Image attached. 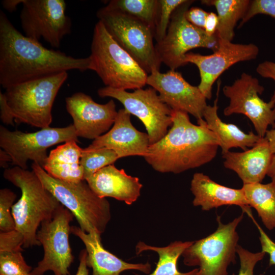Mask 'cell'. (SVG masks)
Returning a JSON list of instances; mask_svg holds the SVG:
<instances>
[{"mask_svg": "<svg viewBox=\"0 0 275 275\" xmlns=\"http://www.w3.org/2000/svg\"><path fill=\"white\" fill-rule=\"evenodd\" d=\"M194 1L186 0L173 12L164 38L155 44L161 62L171 70L185 65V55L190 50L199 47L215 50L218 45L216 35L209 36L204 29L190 23L185 14Z\"/></svg>", "mask_w": 275, "mask_h": 275, "instance_id": "30bf717a", "label": "cell"}, {"mask_svg": "<svg viewBox=\"0 0 275 275\" xmlns=\"http://www.w3.org/2000/svg\"><path fill=\"white\" fill-rule=\"evenodd\" d=\"M248 214L252 218L258 229L260 234L259 240L262 247L261 251L268 254L269 256V265L270 266L275 265V242L269 238L259 225L254 218L252 212H249Z\"/></svg>", "mask_w": 275, "mask_h": 275, "instance_id": "d590c367", "label": "cell"}, {"mask_svg": "<svg viewBox=\"0 0 275 275\" xmlns=\"http://www.w3.org/2000/svg\"><path fill=\"white\" fill-rule=\"evenodd\" d=\"M209 13L199 7H191L186 12V19L193 25L204 29Z\"/></svg>", "mask_w": 275, "mask_h": 275, "instance_id": "74e56055", "label": "cell"}, {"mask_svg": "<svg viewBox=\"0 0 275 275\" xmlns=\"http://www.w3.org/2000/svg\"><path fill=\"white\" fill-rule=\"evenodd\" d=\"M82 148L75 141H69L52 150L43 169L51 177L69 182L84 180L80 163Z\"/></svg>", "mask_w": 275, "mask_h": 275, "instance_id": "cb8c5ba5", "label": "cell"}, {"mask_svg": "<svg viewBox=\"0 0 275 275\" xmlns=\"http://www.w3.org/2000/svg\"><path fill=\"white\" fill-rule=\"evenodd\" d=\"M256 70L261 76L271 78L275 82V62L265 61L260 63ZM268 103L271 107H275V90Z\"/></svg>", "mask_w": 275, "mask_h": 275, "instance_id": "8d00e7d4", "label": "cell"}, {"mask_svg": "<svg viewBox=\"0 0 275 275\" xmlns=\"http://www.w3.org/2000/svg\"><path fill=\"white\" fill-rule=\"evenodd\" d=\"M74 215L62 204L53 217L41 223L37 237L44 249L43 259L30 275H44L52 271L54 275H69L74 257L69 244L70 223Z\"/></svg>", "mask_w": 275, "mask_h": 275, "instance_id": "7c38bea8", "label": "cell"}, {"mask_svg": "<svg viewBox=\"0 0 275 275\" xmlns=\"http://www.w3.org/2000/svg\"><path fill=\"white\" fill-rule=\"evenodd\" d=\"M32 170L44 186L76 218L79 228L87 233H103L111 219L109 202L98 197L85 180L69 182L54 178L38 163Z\"/></svg>", "mask_w": 275, "mask_h": 275, "instance_id": "5b68a950", "label": "cell"}, {"mask_svg": "<svg viewBox=\"0 0 275 275\" xmlns=\"http://www.w3.org/2000/svg\"><path fill=\"white\" fill-rule=\"evenodd\" d=\"M243 213L228 224H224L217 215L218 227L215 231L194 241L181 256L185 265L198 266V275H228V267L235 263L239 239L236 228Z\"/></svg>", "mask_w": 275, "mask_h": 275, "instance_id": "ba28073f", "label": "cell"}, {"mask_svg": "<svg viewBox=\"0 0 275 275\" xmlns=\"http://www.w3.org/2000/svg\"><path fill=\"white\" fill-rule=\"evenodd\" d=\"M173 123L166 135L149 146L144 157L146 162L160 173L179 174L212 161L220 142L203 119L197 125L188 114L173 110Z\"/></svg>", "mask_w": 275, "mask_h": 275, "instance_id": "7a4b0ae2", "label": "cell"}, {"mask_svg": "<svg viewBox=\"0 0 275 275\" xmlns=\"http://www.w3.org/2000/svg\"><path fill=\"white\" fill-rule=\"evenodd\" d=\"M4 178L19 188L21 196L12 207L15 229L24 238L23 248L41 243L37 237L42 222L51 219L61 204L43 185L32 170L18 167L6 169Z\"/></svg>", "mask_w": 275, "mask_h": 275, "instance_id": "3957f363", "label": "cell"}, {"mask_svg": "<svg viewBox=\"0 0 275 275\" xmlns=\"http://www.w3.org/2000/svg\"><path fill=\"white\" fill-rule=\"evenodd\" d=\"M202 4L214 6L217 13L218 23L216 35L218 39L232 41L234 28L242 20L250 4L249 0H203Z\"/></svg>", "mask_w": 275, "mask_h": 275, "instance_id": "484cf974", "label": "cell"}, {"mask_svg": "<svg viewBox=\"0 0 275 275\" xmlns=\"http://www.w3.org/2000/svg\"><path fill=\"white\" fill-rule=\"evenodd\" d=\"M16 198V194L10 189L5 188L0 190V230L2 232L15 229L12 207Z\"/></svg>", "mask_w": 275, "mask_h": 275, "instance_id": "1f68e13d", "label": "cell"}, {"mask_svg": "<svg viewBox=\"0 0 275 275\" xmlns=\"http://www.w3.org/2000/svg\"><path fill=\"white\" fill-rule=\"evenodd\" d=\"M22 6L20 17L24 35L37 42L43 39L51 46L59 48L71 31L65 1L23 0Z\"/></svg>", "mask_w": 275, "mask_h": 275, "instance_id": "4fadbf2b", "label": "cell"}, {"mask_svg": "<svg viewBox=\"0 0 275 275\" xmlns=\"http://www.w3.org/2000/svg\"><path fill=\"white\" fill-rule=\"evenodd\" d=\"M96 15L117 43L148 74L162 63L153 43L154 32L139 19L103 7Z\"/></svg>", "mask_w": 275, "mask_h": 275, "instance_id": "52a82bcc", "label": "cell"}, {"mask_svg": "<svg viewBox=\"0 0 275 275\" xmlns=\"http://www.w3.org/2000/svg\"><path fill=\"white\" fill-rule=\"evenodd\" d=\"M70 232L81 239L87 252V263L92 269V275H121L127 270H136L150 273V263L126 262L106 250L101 242V235L87 233L79 227L71 226Z\"/></svg>", "mask_w": 275, "mask_h": 275, "instance_id": "d6986e66", "label": "cell"}, {"mask_svg": "<svg viewBox=\"0 0 275 275\" xmlns=\"http://www.w3.org/2000/svg\"><path fill=\"white\" fill-rule=\"evenodd\" d=\"M264 138L267 141L273 154H275V127L267 130Z\"/></svg>", "mask_w": 275, "mask_h": 275, "instance_id": "7bdbcfd3", "label": "cell"}, {"mask_svg": "<svg viewBox=\"0 0 275 275\" xmlns=\"http://www.w3.org/2000/svg\"><path fill=\"white\" fill-rule=\"evenodd\" d=\"M87 257V252L86 250H81L79 255V265L75 275H89Z\"/></svg>", "mask_w": 275, "mask_h": 275, "instance_id": "60d3db41", "label": "cell"}, {"mask_svg": "<svg viewBox=\"0 0 275 275\" xmlns=\"http://www.w3.org/2000/svg\"><path fill=\"white\" fill-rule=\"evenodd\" d=\"M85 180L100 198H113L127 205L138 200L143 187L138 177L127 174L114 164L99 170Z\"/></svg>", "mask_w": 275, "mask_h": 275, "instance_id": "ffe728a7", "label": "cell"}, {"mask_svg": "<svg viewBox=\"0 0 275 275\" xmlns=\"http://www.w3.org/2000/svg\"><path fill=\"white\" fill-rule=\"evenodd\" d=\"M258 14L267 15L275 18V0L250 1L248 9L241 20L239 28Z\"/></svg>", "mask_w": 275, "mask_h": 275, "instance_id": "836d02e7", "label": "cell"}, {"mask_svg": "<svg viewBox=\"0 0 275 275\" xmlns=\"http://www.w3.org/2000/svg\"><path fill=\"white\" fill-rule=\"evenodd\" d=\"M218 23V19L217 14L213 12L209 13L206 20L205 31L210 36L215 35Z\"/></svg>", "mask_w": 275, "mask_h": 275, "instance_id": "ab89813d", "label": "cell"}, {"mask_svg": "<svg viewBox=\"0 0 275 275\" xmlns=\"http://www.w3.org/2000/svg\"><path fill=\"white\" fill-rule=\"evenodd\" d=\"M130 116L124 108L119 109L112 128L86 148H107L114 151L119 158L130 156L144 157L150 146L148 135L134 127Z\"/></svg>", "mask_w": 275, "mask_h": 275, "instance_id": "ac0fdd59", "label": "cell"}, {"mask_svg": "<svg viewBox=\"0 0 275 275\" xmlns=\"http://www.w3.org/2000/svg\"><path fill=\"white\" fill-rule=\"evenodd\" d=\"M89 70L95 71L106 87L127 90L143 88L148 74L122 48L98 20L91 46Z\"/></svg>", "mask_w": 275, "mask_h": 275, "instance_id": "277c9868", "label": "cell"}, {"mask_svg": "<svg viewBox=\"0 0 275 275\" xmlns=\"http://www.w3.org/2000/svg\"><path fill=\"white\" fill-rule=\"evenodd\" d=\"M33 269L21 252L0 253V275H30Z\"/></svg>", "mask_w": 275, "mask_h": 275, "instance_id": "f546056e", "label": "cell"}, {"mask_svg": "<svg viewBox=\"0 0 275 275\" xmlns=\"http://www.w3.org/2000/svg\"><path fill=\"white\" fill-rule=\"evenodd\" d=\"M147 84L154 89L172 109L190 114L197 120L203 119L208 105L207 99L198 87L191 85L180 73L171 69L164 73L154 71L148 74Z\"/></svg>", "mask_w": 275, "mask_h": 275, "instance_id": "2e32d148", "label": "cell"}, {"mask_svg": "<svg viewBox=\"0 0 275 275\" xmlns=\"http://www.w3.org/2000/svg\"><path fill=\"white\" fill-rule=\"evenodd\" d=\"M185 1L158 0L159 11L154 35L156 43L161 41L166 36L173 12Z\"/></svg>", "mask_w": 275, "mask_h": 275, "instance_id": "4dcf8cb0", "label": "cell"}, {"mask_svg": "<svg viewBox=\"0 0 275 275\" xmlns=\"http://www.w3.org/2000/svg\"><path fill=\"white\" fill-rule=\"evenodd\" d=\"M264 90L257 78L244 72L231 85L223 88V94L230 100L229 104L224 110V115H245L261 138H264L269 125L275 127V107H271L259 96Z\"/></svg>", "mask_w": 275, "mask_h": 275, "instance_id": "5bb4252c", "label": "cell"}, {"mask_svg": "<svg viewBox=\"0 0 275 275\" xmlns=\"http://www.w3.org/2000/svg\"><path fill=\"white\" fill-rule=\"evenodd\" d=\"M190 190L194 196L193 204L208 211L223 205H237L245 212L251 209L241 189H234L221 185L202 173L194 174Z\"/></svg>", "mask_w": 275, "mask_h": 275, "instance_id": "7402d4cb", "label": "cell"}, {"mask_svg": "<svg viewBox=\"0 0 275 275\" xmlns=\"http://www.w3.org/2000/svg\"><path fill=\"white\" fill-rule=\"evenodd\" d=\"M140 20L154 32L159 11L158 0H112L106 6Z\"/></svg>", "mask_w": 275, "mask_h": 275, "instance_id": "83f0119b", "label": "cell"}, {"mask_svg": "<svg viewBox=\"0 0 275 275\" xmlns=\"http://www.w3.org/2000/svg\"><path fill=\"white\" fill-rule=\"evenodd\" d=\"M259 52V48L253 43H234L218 39V47L212 54L188 52L185 62L198 67L200 76L198 87L207 99H210L213 85L223 72L238 62L255 60Z\"/></svg>", "mask_w": 275, "mask_h": 275, "instance_id": "9a60e30c", "label": "cell"}, {"mask_svg": "<svg viewBox=\"0 0 275 275\" xmlns=\"http://www.w3.org/2000/svg\"><path fill=\"white\" fill-rule=\"evenodd\" d=\"M272 155L265 138L251 149L222 154L224 167L234 171L243 184L261 183L267 175Z\"/></svg>", "mask_w": 275, "mask_h": 275, "instance_id": "44dd1931", "label": "cell"}, {"mask_svg": "<svg viewBox=\"0 0 275 275\" xmlns=\"http://www.w3.org/2000/svg\"><path fill=\"white\" fill-rule=\"evenodd\" d=\"M65 101L78 137L95 140L104 134L113 126L118 114L113 100L100 104L80 92L66 97Z\"/></svg>", "mask_w": 275, "mask_h": 275, "instance_id": "e0dca14e", "label": "cell"}, {"mask_svg": "<svg viewBox=\"0 0 275 275\" xmlns=\"http://www.w3.org/2000/svg\"><path fill=\"white\" fill-rule=\"evenodd\" d=\"M119 159L117 153L107 148L89 150L82 149L80 163L84 170V179L91 176L99 170L114 164Z\"/></svg>", "mask_w": 275, "mask_h": 275, "instance_id": "f1b7e54d", "label": "cell"}, {"mask_svg": "<svg viewBox=\"0 0 275 275\" xmlns=\"http://www.w3.org/2000/svg\"><path fill=\"white\" fill-rule=\"evenodd\" d=\"M236 253L240 260V268L238 275H254L255 265L263 259L265 255L262 251L258 253L251 252L238 245Z\"/></svg>", "mask_w": 275, "mask_h": 275, "instance_id": "d6a6232c", "label": "cell"}, {"mask_svg": "<svg viewBox=\"0 0 275 275\" xmlns=\"http://www.w3.org/2000/svg\"><path fill=\"white\" fill-rule=\"evenodd\" d=\"M97 93L100 97L117 99L128 113L138 117L146 128L150 145L162 139L172 125L173 109L152 87L129 92L105 86L99 88Z\"/></svg>", "mask_w": 275, "mask_h": 275, "instance_id": "8fae6325", "label": "cell"}, {"mask_svg": "<svg viewBox=\"0 0 275 275\" xmlns=\"http://www.w3.org/2000/svg\"><path fill=\"white\" fill-rule=\"evenodd\" d=\"M0 118L2 122L7 125L14 126V119L4 93L0 92Z\"/></svg>", "mask_w": 275, "mask_h": 275, "instance_id": "f35d334b", "label": "cell"}, {"mask_svg": "<svg viewBox=\"0 0 275 275\" xmlns=\"http://www.w3.org/2000/svg\"><path fill=\"white\" fill-rule=\"evenodd\" d=\"M219 88L220 83H218L217 97L213 105L207 106L203 118L208 128L219 140L222 153H225L234 147H239L245 151L247 148L254 147L263 138L253 132L245 133L234 124L224 122L218 117L217 101Z\"/></svg>", "mask_w": 275, "mask_h": 275, "instance_id": "603a6c76", "label": "cell"}, {"mask_svg": "<svg viewBox=\"0 0 275 275\" xmlns=\"http://www.w3.org/2000/svg\"><path fill=\"white\" fill-rule=\"evenodd\" d=\"M23 0H4L2 2L3 8L9 12L15 11L17 7L22 4Z\"/></svg>", "mask_w": 275, "mask_h": 275, "instance_id": "b9f144b4", "label": "cell"}, {"mask_svg": "<svg viewBox=\"0 0 275 275\" xmlns=\"http://www.w3.org/2000/svg\"><path fill=\"white\" fill-rule=\"evenodd\" d=\"M267 175L271 178V181L275 184V154L272 155Z\"/></svg>", "mask_w": 275, "mask_h": 275, "instance_id": "f6af8a7d", "label": "cell"}, {"mask_svg": "<svg viewBox=\"0 0 275 275\" xmlns=\"http://www.w3.org/2000/svg\"><path fill=\"white\" fill-rule=\"evenodd\" d=\"M69 141L78 142L73 124L65 127H47L34 132L10 131L0 126V147L11 157L12 164L28 170L32 160L43 168L48 148Z\"/></svg>", "mask_w": 275, "mask_h": 275, "instance_id": "9c48e42d", "label": "cell"}, {"mask_svg": "<svg viewBox=\"0 0 275 275\" xmlns=\"http://www.w3.org/2000/svg\"><path fill=\"white\" fill-rule=\"evenodd\" d=\"M12 162L10 155L3 149L0 150V166L2 168L7 169L8 162Z\"/></svg>", "mask_w": 275, "mask_h": 275, "instance_id": "ee69618b", "label": "cell"}, {"mask_svg": "<svg viewBox=\"0 0 275 275\" xmlns=\"http://www.w3.org/2000/svg\"><path fill=\"white\" fill-rule=\"evenodd\" d=\"M89 57L48 49L18 31L0 11V84L4 89L62 72L89 70Z\"/></svg>", "mask_w": 275, "mask_h": 275, "instance_id": "6da1fadb", "label": "cell"}, {"mask_svg": "<svg viewBox=\"0 0 275 275\" xmlns=\"http://www.w3.org/2000/svg\"><path fill=\"white\" fill-rule=\"evenodd\" d=\"M23 236L16 229L0 232V253L23 251Z\"/></svg>", "mask_w": 275, "mask_h": 275, "instance_id": "e575fe53", "label": "cell"}, {"mask_svg": "<svg viewBox=\"0 0 275 275\" xmlns=\"http://www.w3.org/2000/svg\"><path fill=\"white\" fill-rule=\"evenodd\" d=\"M67 72L32 80L5 89L4 93L14 122L38 128L49 127L52 108Z\"/></svg>", "mask_w": 275, "mask_h": 275, "instance_id": "8992f818", "label": "cell"}, {"mask_svg": "<svg viewBox=\"0 0 275 275\" xmlns=\"http://www.w3.org/2000/svg\"><path fill=\"white\" fill-rule=\"evenodd\" d=\"M193 242L194 241H175L167 246L157 247L140 241L136 245L135 250L137 254L144 251H152L158 255L159 260L155 269L153 272L147 275H198V268H195L187 272H181L177 267L179 258L184 250Z\"/></svg>", "mask_w": 275, "mask_h": 275, "instance_id": "4316f807", "label": "cell"}, {"mask_svg": "<svg viewBox=\"0 0 275 275\" xmlns=\"http://www.w3.org/2000/svg\"><path fill=\"white\" fill-rule=\"evenodd\" d=\"M248 205L255 208L265 227L275 228V184L253 183L242 187Z\"/></svg>", "mask_w": 275, "mask_h": 275, "instance_id": "d4e9b609", "label": "cell"}]
</instances>
